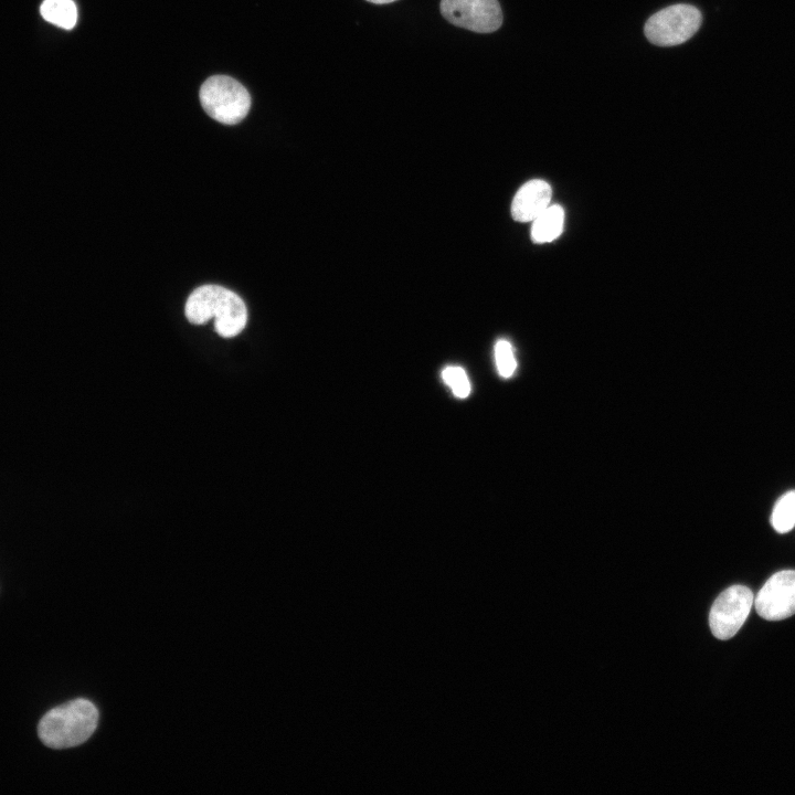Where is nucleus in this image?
<instances>
[{"label":"nucleus","mask_w":795,"mask_h":795,"mask_svg":"<svg viewBox=\"0 0 795 795\" xmlns=\"http://www.w3.org/2000/svg\"><path fill=\"white\" fill-rule=\"evenodd\" d=\"M439 7L449 23L477 33L495 32L502 23L498 0H441Z\"/></svg>","instance_id":"6"},{"label":"nucleus","mask_w":795,"mask_h":795,"mask_svg":"<svg viewBox=\"0 0 795 795\" xmlns=\"http://www.w3.org/2000/svg\"><path fill=\"white\" fill-rule=\"evenodd\" d=\"M771 523L778 533L791 531L795 526V490L784 494L775 504Z\"/></svg>","instance_id":"11"},{"label":"nucleus","mask_w":795,"mask_h":795,"mask_svg":"<svg viewBox=\"0 0 795 795\" xmlns=\"http://www.w3.org/2000/svg\"><path fill=\"white\" fill-rule=\"evenodd\" d=\"M365 1H369V2L375 3V4H385V3L394 2L396 0H365Z\"/></svg>","instance_id":"14"},{"label":"nucleus","mask_w":795,"mask_h":795,"mask_svg":"<svg viewBox=\"0 0 795 795\" xmlns=\"http://www.w3.org/2000/svg\"><path fill=\"white\" fill-rule=\"evenodd\" d=\"M184 314L193 325L214 319V329L223 338L237 336L247 324L244 301L234 292L219 285L195 288L187 299Z\"/></svg>","instance_id":"1"},{"label":"nucleus","mask_w":795,"mask_h":795,"mask_svg":"<svg viewBox=\"0 0 795 795\" xmlns=\"http://www.w3.org/2000/svg\"><path fill=\"white\" fill-rule=\"evenodd\" d=\"M495 360L498 373L502 378H510L517 368V361L511 343L500 339L495 344Z\"/></svg>","instance_id":"12"},{"label":"nucleus","mask_w":795,"mask_h":795,"mask_svg":"<svg viewBox=\"0 0 795 795\" xmlns=\"http://www.w3.org/2000/svg\"><path fill=\"white\" fill-rule=\"evenodd\" d=\"M754 606L767 621H781L795 614V571L774 573L759 591Z\"/></svg>","instance_id":"7"},{"label":"nucleus","mask_w":795,"mask_h":795,"mask_svg":"<svg viewBox=\"0 0 795 795\" xmlns=\"http://www.w3.org/2000/svg\"><path fill=\"white\" fill-rule=\"evenodd\" d=\"M98 710L86 699H75L50 710L38 725L41 742L51 749L84 743L97 728Z\"/></svg>","instance_id":"2"},{"label":"nucleus","mask_w":795,"mask_h":795,"mask_svg":"<svg viewBox=\"0 0 795 795\" xmlns=\"http://www.w3.org/2000/svg\"><path fill=\"white\" fill-rule=\"evenodd\" d=\"M40 12L44 20L63 29H72L77 21V9L73 0H44Z\"/></svg>","instance_id":"10"},{"label":"nucleus","mask_w":795,"mask_h":795,"mask_svg":"<svg viewBox=\"0 0 795 795\" xmlns=\"http://www.w3.org/2000/svg\"><path fill=\"white\" fill-rule=\"evenodd\" d=\"M552 189L543 180L533 179L517 191L511 203V215L518 222H530L539 216L551 201Z\"/></svg>","instance_id":"8"},{"label":"nucleus","mask_w":795,"mask_h":795,"mask_svg":"<svg viewBox=\"0 0 795 795\" xmlns=\"http://www.w3.org/2000/svg\"><path fill=\"white\" fill-rule=\"evenodd\" d=\"M753 602V593L744 585L724 590L713 602L709 614L713 636L722 640L733 637L749 616Z\"/></svg>","instance_id":"5"},{"label":"nucleus","mask_w":795,"mask_h":795,"mask_svg":"<svg viewBox=\"0 0 795 795\" xmlns=\"http://www.w3.org/2000/svg\"><path fill=\"white\" fill-rule=\"evenodd\" d=\"M200 102L205 113L225 125L240 123L247 115L251 97L236 80L215 75L208 78L200 89Z\"/></svg>","instance_id":"3"},{"label":"nucleus","mask_w":795,"mask_h":795,"mask_svg":"<svg viewBox=\"0 0 795 795\" xmlns=\"http://www.w3.org/2000/svg\"><path fill=\"white\" fill-rule=\"evenodd\" d=\"M564 210L554 204L549 205L532 221L531 239L534 243H547L555 240L563 231Z\"/></svg>","instance_id":"9"},{"label":"nucleus","mask_w":795,"mask_h":795,"mask_svg":"<svg viewBox=\"0 0 795 795\" xmlns=\"http://www.w3.org/2000/svg\"><path fill=\"white\" fill-rule=\"evenodd\" d=\"M442 378L457 398L464 399L469 395L471 386L463 368L457 365L446 367L442 371Z\"/></svg>","instance_id":"13"},{"label":"nucleus","mask_w":795,"mask_h":795,"mask_svg":"<svg viewBox=\"0 0 795 795\" xmlns=\"http://www.w3.org/2000/svg\"><path fill=\"white\" fill-rule=\"evenodd\" d=\"M702 14L687 3L666 7L654 13L645 23L647 40L658 46H674L688 41L699 30Z\"/></svg>","instance_id":"4"}]
</instances>
